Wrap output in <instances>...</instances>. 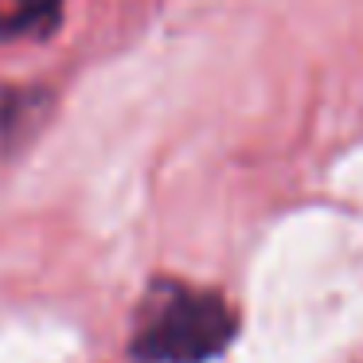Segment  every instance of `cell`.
Wrapping results in <instances>:
<instances>
[{
  "instance_id": "obj_1",
  "label": "cell",
  "mask_w": 363,
  "mask_h": 363,
  "mask_svg": "<svg viewBox=\"0 0 363 363\" xmlns=\"http://www.w3.org/2000/svg\"><path fill=\"white\" fill-rule=\"evenodd\" d=\"M235 340V313L211 289L160 281L141 301L133 355L141 363H207Z\"/></svg>"
},
{
  "instance_id": "obj_2",
  "label": "cell",
  "mask_w": 363,
  "mask_h": 363,
  "mask_svg": "<svg viewBox=\"0 0 363 363\" xmlns=\"http://www.w3.org/2000/svg\"><path fill=\"white\" fill-rule=\"evenodd\" d=\"M63 16V0H0V40H40Z\"/></svg>"
},
{
  "instance_id": "obj_3",
  "label": "cell",
  "mask_w": 363,
  "mask_h": 363,
  "mask_svg": "<svg viewBox=\"0 0 363 363\" xmlns=\"http://www.w3.org/2000/svg\"><path fill=\"white\" fill-rule=\"evenodd\" d=\"M359 363H363V359H359Z\"/></svg>"
}]
</instances>
